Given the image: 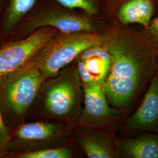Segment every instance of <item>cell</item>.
Instances as JSON below:
<instances>
[{
    "label": "cell",
    "instance_id": "1",
    "mask_svg": "<svg viewBox=\"0 0 158 158\" xmlns=\"http://www.w3.org/2000/svg\"><path fill=\"white\" fill-rule=\"evenodd\" d=\"M111 56L102 89L110 104L123 112L149 85L157 69L158 44L147 32L114 24L102 31Z\"/></svg>",
    "mask_w": 158,
    "mask_h": 158
},
{
    "label": "cell",
    "instance_id": "2",
    "mask_svg": "<svg viewBox=\"0 0 158 158\" xmlns=\"http://www.w3.org/2000/svg\"><path fill=\"white\" fill-rule=\"evenodd\" d=\"M84 92L75 63L46 79L31 109L36 108L40 120L74 128L83 107Z\"/></svg>",
    "mask_w": 158,
    "mask_h": 158
},
{
    "label": "cell",
    "instance_id": "3",
    "mask_svg": "<svg viewBox=\"0 0 158 158\" xmlns=\"http://www.w3.org/2000/svg\"><path fill=\"white\" fill-rule=\"evenodd\" d=\"M46 79L30 61L0 82V112L10 131L25 121Z\"/></svg>",
    "mask_w": 158,
    "mask_h": 158
},
{
    "label": "cell",
    "instance_id": "4",
    "mask_svg": "<svg viewBox=\"0 0 158 158\" xmlns=\"http://www.w3.org/2000/svg\"><path fill=\"white\" fill-rule=\"evenodd\" d=\"M103 41L102 31L98 33L59 32L31 61L38 66L46 79H49L74 62L82 52L92 46L102 45Z\"/></svg>",
    "mask_w": 158,
    "mask_h": 158
},
{
    "label": "cell",
    "instance_id": "5",
    "mask_svg": "<svg viewBox=\"0 0 158 158\" xmlns=\"http://www.w3.org/2000/svg\"><path fill=\"white\" fill-rule=\"evenodd\" d=\"M74 128L56 123L39 120L23 122L11 131L6 158L41 149L69 145Z\"/></svg>",
    "mask_w": 158,
    "mask_h": 158
},
{
    "label": "cell",
    "instance_id": "6",
    "mask_svg": "<svg viewBox=\"0 0 158 158\" xmlns=\"http://www.w3.org/2000/svg\"><path fill=\"white\" fill-rule=\"evenodd\" d=\"M82 85L83 107L76 126L116 134L123 130L124 113L110 104L102 83L93 81Z\"/></svg>",
    "mask_w": 158,
    "mask_h": 158
},
{
    "label": "cell",
    "instance_id": "7",
    "mask_svg": "<svg viewBox=\"0 0 158 158\" xmlns=\"http://www.w3.org/2000/svg\"><path fill=\"white\" fill-rule=\"evenodd\" d=\"M58 32L53 28L43 27L26 38L2 46L0 48V82L24 67Z\"/></svg>",
    "mask_w": 158,
    "mask_h": 158
},
{
    "label": "cell",
    "instance_id": "8",
    "mask_svg": "<svg viewBox=\"0 0 158 158\" xmlns=\"http://www.w3.org/2000/svg\"><path fill=\"white\" fill-rule=\"evenodd\" d=\"M43 27H52L63 33L101 32L107 27L89 17L53 12L34 17L19 29V35L27 36Z\"/></svg>",
    "mask_w": 158,
    "mask_h": 158
},
{
    "label": "cell",
    "instance_id": "9",
    "mask_svg": "<svg viewBox=\"0 0 158 158\" xmlns=\"http://www.w3.org/2000/svg\"><path fill=\"white\" fill-rule=\"evenodd\" d=\"M123 130L130 134L144 131L158 134V68L148 85L140 106L125 119Z\"/></svg>",
    "mask_w": 158,
    "mask_h": 158
},
{
    "label": "cell",
    "instance_id": "10",
    "mask_svg": "<svg viewBox=\"0 0 158 158\" xmlns=\"http://www.w3.org/2000/svg\"><path fill=\"white\" fill-rule=\"evenodd\" d=\"M74 139L89 158H121L116 133L74 127Z\"/></svg>",
    "mask_w": 158,
    "mask_h": 158
},
{
    "label": "cell",
    "instance_id": "11",
    "mask_svg": "<svg viewBox=\"0 0 158 158\" xmlns=\"http://www.w3.org/2000/svg\"><path fill=\"white\" fill-rule=\"evenodd\" d=\"M156 0H111L110 10L114 24H138L147 29L155 11Z\"/></svg>",
    "mask_w": 158,
    "mask_h": 158
},
{
    "label": "cell",
    "instance_id": "12",
    "mask_svg": "<svg viewBox=\"0 0 158 158\" xmlns=\"http://www.w3.org/2000/svg\"><path fill=\"white\" fill-rule=\"evenodd\" d=\"M134 138L117 139L121 158H158V134L141 132Z\"/></svg>",
    "mask_w": 158,
    "mask_h": 158
},
{
    "label": "cell",
    "instance_id": "13",
    "mask_svg": "<svg viewBox=\"0 0 158 158\" xmlns=\"http://www.w3.org/2000/svg\"><path fill=\"white\" fill-rule=\"evenodd\" d=\"M76 59L83 63L96 81L102 85L111 62V56L107 51L102 45L94 46L82 52Z\"/></svg>",
    "mask_w": 158,
    "mask_h": 158
},
{
    "label": "cell",
    "instance_id": "14",
    "mask_svg": "<svg viewBox=\"0 0 158 158\" xmlns=\"http://www.w3.org/2000/svg\"><path fill=\"white\" fill-rule=\"evenodd\" d=\"M36 0H10L2 25V34H10L23 16L34 6Z\"/></svg>",
    "mask_w": 158,
    "mask_h": 158
},
{
    "label": "cell",
    "instance_id": "15",
    "mask_svg": "<svg viewBox=\"0 0 158 158\" xmlns=\"http://www.w3.org/2000/svg\"><path fill=\"white\" fill-rule=\"evenodd\" d=\"M74 156V151L69 145L20 154L13 158H72Z\"/></svg>",
    "mask_w": 158,
    "mask_h": 158
},
{
    "label": "cell",
    "instance_id": "16",
    "mask_svg": "<svg viewBox=\"0 0 158 158\" xmlns=\"http://www.w3.org/2000/svg\"><path fill=\"white\" fill-rule=\"evenodd\" d=\"M63 6L69 8H79L91 15L98 14V9L93 0H56Z\"/></svg>",
    "mask_w": 158,
    "mask_h": 158
},
{
    "label": "cell",
    "instance_id": "17",
    "mask_svg": "<svg viewBox=\"0 0 158 158\" xmlns=\"http://www.w3.org/2000/svg\"><path fill=\"white\" fill-rule=\"evenodd\" d=\"M11 138V131L6 125L0 112V158L7 156V147Z\"/></svg>",
    "mask_w": 158,
    "mask_h": 158
},
{
    "label": "cell",
    "instance_id": "18",
    "mask_svg": "<svg viewBox=\"0 0 158 158\" xmlns=\"http://www.w3.org/2000/svg\"><path fill=\"white\" fill-rule=\"evenodd\" d=\"M144 30L158 44V14L153 17L148 27Z\"/></svg>",
    "mask_w": 158,
    "mask_h": 158
},
{
    "label": "cell",
    "instance_id": "19",
    "mask_svg": "<svg viewBox=\"0 0 158 158\" xmlns=\"http://www.w3.org/2000/svg\"><path fill=\"white\" fill-rule=\"evenodd\" d=\"M156 62H157V68H158V47L157 50V55H156Z\"/></svg>",
    "mask_w": 158,
    "mask_h": 158
},
{
    "label": "cell",
    "instance_id": "20",
    "mask_svg": "<svg viewBox=\"0 0 158 158\" xmlns=\"http://www.w3.org/2000/svg\"><path fill=\"white\" fill-rule=\"evenodd\" d=\"M156 1H157V2H158V0H156Z\"/></svg>",
    "mask_w": 158,
    "mask_h": 158
}]
</instances>
